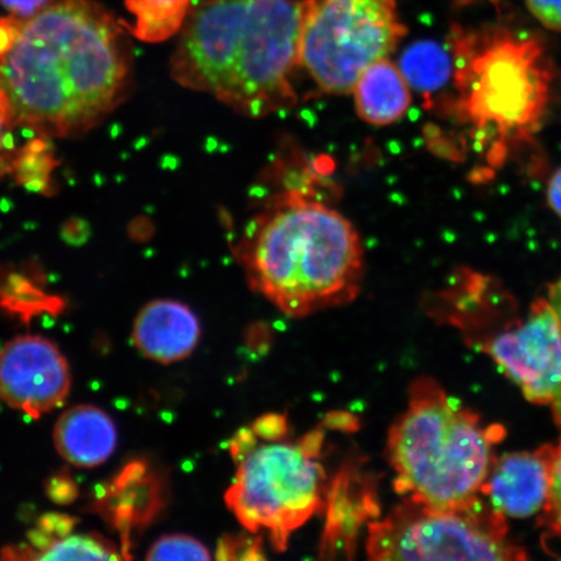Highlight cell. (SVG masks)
<instances>
[{
  "label": "cell",
  "instance_id": "cell-1",
  "mask_svg": "<svg viewBox=\"0 0 561 561\" xmlns=\"http://www.w3.org/2000/svg\"><path fill=\"white\" fill-rule=\"evenodd\" d=\"M129 77L123 33L93 0L0 18V89L18 125L35 135H85L123 102Z\"/></svg>",
  "mask_w": 561,
  "mask_h": 561
},
{
  "label": "cell",
  "instance_id": "cell-2",
  "mask_svg": "<svg viewBox=\"0 0 561 561\" xmlns=\"http://www.w3.org/2000/svg\"><path fill=\"white\" fill-rule=\"evenodd\" d=\"M311 2L206 0L182 26L174 81L249 117L294 107L293 75Z\"/></svg>",
  "mask_w": 561,
  "mask_h": 561
},
{
  "label": "cell",
  "instance_id": "cell-3",
  "mask_svg": "<svg viewBox=\"0 0 561 561\" xmlns=\"http://www.w3.org/2000/svg\"><path fill=\"white\" fill-rule=\"evenodd\" d=\"M236 254L251 290L293 319L346 306L362 289L364 249L353 222L300 192L257 215Z\"/></svg>",
  "mask_w": 561,
  "mask_h": 561
},
{
  "label": "cell",
  "instance_id": "cell-4",
  "mask_svg": "<svg viewBox=\"0 0 561 561\" xmlns=\"http://www.w3.org/2000/svg\"><path fill=\"white\" fill-rule=\"evenodd\" d=\"M503 437L502 426L483 424L437 380L417 377L386 442L397 494L432 510L469 506L482 496Z\"/></svg>",
  "mask_w": 561,
  "mask_h": 561
},
{
  "label": "cell",
  "instance_id": "cell-5",
  "mask_svg": "<svg viewBox=\"0 0 561 561\" xmlns=\"http://www.w3.org/2000/svg\"><path fill=\"white\" fill-rule=\"evenodd\" d=\"M325 425L294 436L280 413L257 417L229 442L236 474L226 493L231 514L248 531L268 536L286 551L294 533L324 511Z\"/></svg>",
  "mask_w": 561,
  "mask_h": 561
},
{
  "label": "cell",
  "instance_id": "cell-6",
  "mask_svg": "<svg viewBox=\"0 0 561 561\" xmlns=\"http://www.w3.org/2000/svg\"><path fill=\"white\" fill-rule=\"evenodd\" d=\"M455 80L462 121L493 142L491 163L502 164L512 144L530 140L551 95V70L535 39L494 32H454Z\"/></svg>",
  "mask_w": 561,
  "mask_h": 561
},
{
  "label": "cell",
  "instance_id": "cell-7",
  "mask_svg": "<svg viewBox=\"0 0 561 561\" xmlns=\"http://www.w3.org/2000/svg\"><path fill=\"white\" fill-rule=\"evenodd\" d=\"M371 560H524L508 539L507 518L482 497L458 510H432L403 500L367 528Z\"/></svg>",
  "mask_w": 561,
  "mask_h": 561
},
{
  "label": "cell",
  "instance_id": "cell-8",
  "mask_svg": "<svg viewBox=\"0 0 561 561\" xmlns=\"http://www.w3.org/2000/svg\"><path fill=\"white\" fill-rule=\"evenodd\" d=\"M405 33L396 0H312L300 67L324 93L350 94L364 70L388 59Z\"/></svg>",
  "mask_w": 561,
  "mask_h": 561
},
{
  "label": "cell",
  "instance_id": "cell-9",
  "mask_svg": "<svg viewBox=\"0 0 561 561\" xmlns=\"http://www.w3.org/2000/svg\"><path fill=\"white\" fill-rule=\"evenodd\" d=\"M537 405L561 404V279L533 301L525 318L474 340Z\"/></svg>",
  "mask_w": 561,
  "mask_h": 561
},
{
  "label": "cell",
  "instance_id": "cell-10",
  "mask_svg": "<svg viewBox=\"0 0 561 561\" xmlns=\"http://www.w3.org/2000/svg\"><path fill=\"white\" fill-rule=\"evenodd\" d=\"M70 382L66 356L44 336L21 335L0 351V401L32 419L65 403Z\"/></svg>",
  "mask_w": 561,
  "mask_h": 561
},
{
  "label": "cell",
  "instance_id": "cell-11",
  "mask_svg": "<svg viewBox=\"0 0 561 561\" xmlns=\"http://www.w3.org/2000/svg\"><path fill=\"white\" fill-rule=\"evenodd\" d=\"M320 559H351L355 556L364 526L380 517L376 477L363 459H350L329 482Z\"/></svg>",
  "mask_w": 561,
  "mask_h": 561
},
{
  "label": "cell",
  "instance_id": "cell-12",
  "mask_svg": "<svg viewBox=\"0 0 561 561\" xmlns=\"http://www.w3.org/2000/svg\"><path fill=\"white\" fill-rule=\"evenodd\" d=\"M553 450L556 446H542L495 458L481 495L506 518L539 514L550 493Z\"/></svg>",
  "mask_w": 561,
  "mask_h": 561
},
{
  "label": "cell",
  "instance_id": "cell-13",
  "mask_svg": "<svg viewBox=\"0 0 561 561\" xmlns=\"http://www.w3.org/2000/svg\"><path fill=\"white\" fill-rule=\"evenodd\" d=\"M201 324L180 301L156 300L145 306L133 329V342L152 362L172 364L186 359L198 346Z\"/></svg>",
  "mask_w": 561,
  "mask_h": 561
},
{
  "label": "cell",
  "instance_id": "cell-14",
  "mask_svg": "<svg viewBox=\"0 0 561 561\" xmlns=\"http://www.w3.org/2000/svg\"><path fill=\"white\" fill-rule=\"evenodd\" d=\"M54 444L69 465L95 468L114 454L117 431L114 421L98 407L76 405L62 413L56 423Z\"/></svg>",
  "mask_w": 561,
  "mask_h": 561
},
{
  "label": "cell",
  "instance_id": "cell-15",
  "mask_svg": "<svg viewBox=\"0 0 561 561\" xmlns=\"http://www.w3.org/2000/svg\"><path fill=\"white\" fill-rule=\"evenodd\" d=\"M410 83L402 69L383 59L369 66L357 79L353 93L363 122L386 126L402 121L411 107Z\"/></svg>",
  "mask_w": 561,
  "mask_h": 561
},
{
  "label": "cell",
  "instance_id": "cell-16",
  "mask_svg": "<svg viewBox=\"0 0 561 561\" xmlns=\"http://www.w3.org/2000/svg\"><path fill=\"white\" fill-rule=\"evenodd\" d=\"M147 468L139 462L126 467L117 480L112 483L111 496H115L116 511L110 512L117 528L130 531L137 524H147L151 522L157 514L159 488L157 479H147L142 486L138 489L142 481Z\"/></svg>",
  "mask_w": 561,
  "mask_h": 561
},
{
  "label": "cell",
  "instance_id": "cell-17",
  "mask_svg": "<svg viewBox=\"0 0 561 561\" xmlns=\"http://www.w3.org/2000/svg\"><path fill=\"white\" fill-rule=\"evenodd\" d=\"M192 0H125L135 18L133 33L145 42H163L184 26Z\"/></svg>",
  "mask_w": 561,
  "mask_h": 561
},
{
  "label": "cell",
  "instance_id": "cell-18",
  "mask_svg": "<svg viewBox=\"0 0 561 561\" xmlns=\"http://www.w3.org/2000/svg\"><path fill=\"white\" fill-rule=\"evenodd\" d=\"M453 60L447 48L433 41L411 45L401 58L403 75L410 85L432 93L445 85L453 75Z\"/></svg>",
  "mask_w": 561,
  "mask_h": 561
},
{
  "label": "cell",
  "instance_id": "cell-19",
  "mask_svg": "<svg viewBox=\"0 0 561 561\" xmlns=\"http://www.w3.org/2000/svg\"><path fill=\"white\" fill-rule=\"evenodd\" d=\"M115 545L96 533L56 537L35 549L21 552L18 560H111L121 559Z\"/></svg>",
  "mask_w": 561,
  "mask_h": 561
},
{
  "label": "cell",
  "instance_id": "cell-20",
  "mask_svg": "<svg viewBox=\"0 0 561 561\" xmlns=\"http://www.w3.org/2000/svg\"><path fill=\"white\" fill-rule=\"evenodd\" d=\"M147 560H209L205 545L191 536L172 535L158 539L151 546Z\"/></svg>",
  "mask_w": 561,
  "mask_h": 561
},
{
  "label": "cell",
  "instance_id": "cell-21",
  "mask_svg": "<svg viewBox=\"0 0 561 561\" xmlns=\"http://www.w3.org/2000/svg\"><path fill=\"white\" fill-rule=\"evenodd\" d=\"M16 126L19 125L13 116L11 104L3 90L0 89V179L15 171L21 152V149L16 147L15 135H13Z\"/></svg>",
  "mask_w": 561,
  "mask_h": 561
},
{
  "label": "cell",
  "instance_id": "cell-22",
  "mask_svg": "<svg viewBox=\"0 0 561 561\" xmlns=\"http://www.w3.org/2000/svg\"><path fill=\"white\" fill-rule=\"evenodd\" d=\"M248 531V530H245ZM263 535L248 531V535L227 536L217 546L220 560H263Z\"/></svg>",
  "mask_w": 561,
  "mask_h": 561
},
{
  "label": "cell",
  "instance_id": "cell-23",
  "mask_svg": "<svg viewBox=\"0 0 561 561\" xmlns=\"http://www.w3.org/2000/svg\"><path fill=\"white\" fill-rule=\"evenodd\" d=\"M542 512L545 528L561 538V437L553 450L550 493Z\"/></svg>",
  "mask_w": 561,
  "mask_h": 561
},
{
  "label": "cell",
  "instance_id": "cell-24",
  "mask_svg": "<svg viewBox=\"0 0 561 561\" xmlns=\"http://www.w3.org/2000/svg\"><path fill=\"white\" fill-rule=\"evenodd\" d=\"M526 4L547 30L561 32V0H526Z\"/></svg>",
  "mask_w": 561,
  "mask_h": 561
},
{
  "label": "cell",
  "instance_id": "cell-25",
  "mask_svg": "<svg viewBox=\"0 0 561 561\" xmlns=\"http://www.w3.org/2000/svg\"><path fill=\"white\" fill-rule=\"evenodd\" d=\"M51 0H0V4L9 10L13 16L27 19L44 10Z\"/></svg>",
  "mask_w": 561,
  "mask_h": 561
},
{
  "label": "cell",
  "instance_id": "cell-26",
  "mask_svg": "<svg viewBox=\"0 0 561 561\" xmlns=\"http://www.w3.org/2000/svg\"><path fill=\"white\" fill-rule=\"evenodd\" d=\"M547 201L553 213H556L561 219V167L552 173L547 186Z\"/></svg>",
  "mask_w": 561,
  "mask_h": 561
},
{
  "label": "cell",
  "instance_id": "cell-27",
  "mask_svg": "<svg viewBox=\"0 0 561 561\" xmlns=\"http://www.w3.org/2000/svg\"><path fill=\"white\" fill-rule=\"evenodd\" d=\"M48 491H50V496L53 501L59 503H67L72 501L75 485L68 479H65L61 486V477H55L51 481L50 486H48Z\"/></svg>",
  "mask_w": 561,
  "mask_h": 561
}]
</instances>
